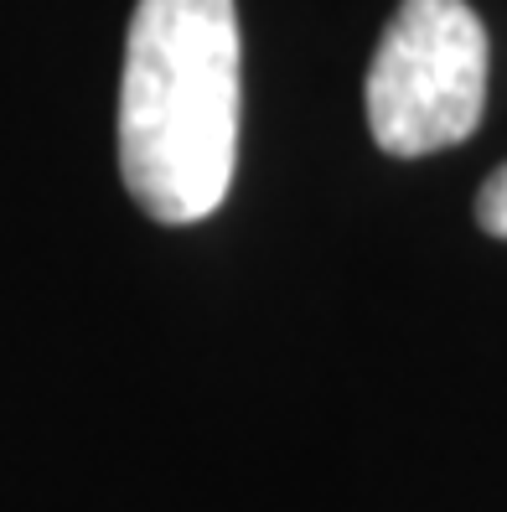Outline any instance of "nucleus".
I'll return each instance as SVG.
<instances>
[{
  "mask_svg": "<svg viewBox=\"0 0 507 512\" xmlns=\"http://www.w3.org/2000/svg\"><path fill=\"white\" fill-rule=\"evenodd\" d=\"M244 42L233 0H140L119 83V176L156 223L218 213L238 161Z\"/></svg>",
  "mask_w": 507,
  "mask_h": 512,
  "instance_id": "nucleus-1",
  "label": "nucleus"
},
{
  "mask_svg": "<svg viewBox=\"0 0 507 512\" xmlns=\"http://www.w3.org/2000/svg\"><path fill=\"white\" fill-rule=\"evenodd\" d=\"M487 109V26L466 0H404L368 68V130L414 161L461 145Z\"/></svg>",
  "mask_w": 507,
  "mask_h": 512,
  "instance_id": "nucleus-2",
  "label": "nucleus"
},
{
  "mask_svg": "<svg viewBox=\"0 0 507 512\" xmlns=\"http://www.w3.org/2000/svg\"><path fill=\"white\" fill-rule=\"evenodd\" d=\"M476 223L492 238H507V166H497L487 176V187L476 192Z\"/></svg>",
  "mask_w": 507,
  "mask_h": 512,
  "instance_id": "nucleus-3",
  "label": "nucleus"
}]
</instances>
